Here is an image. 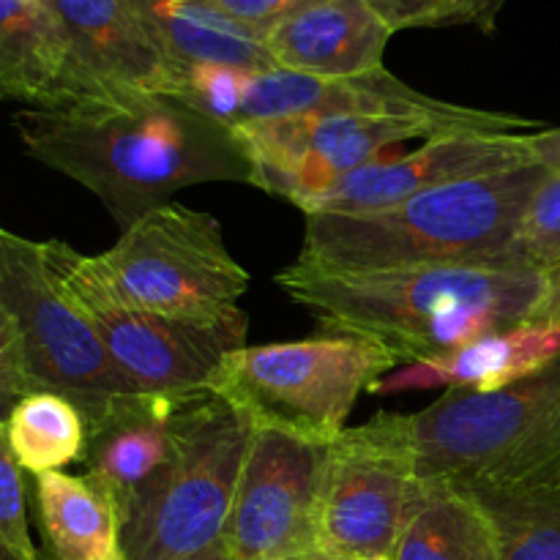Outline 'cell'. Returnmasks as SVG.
Masks as SVG:
<instances>
[{
	"label": "cell",
	"instance_id": "1",
	"mask_svg": "<svg viewBox=\"0 0 560 560\" xmlns=\"http://www.w3.org/2000/svg\"><path fill=\"white\" fill-rule=\"evenodd\" d=\"M11 124L27 156L96 195L120 233L186 186L255 178L233 126L167 93L115 88L66 109L25 107Z\"/></svg>",
	"mask_w": 560,
	"mask_h": 560
},
{
	"label": "cell",
	"instance_id": "2",
	"mask_svg": "<svg viewBox=\"0 0 560 560\" xmlns=\"http://www.w3.org/2000/svg\"><path fill=\"white\" fill-rule=\"evenodd\" d=\"M545 273L528 268L416 266L331 273L293 262L277 284L323 334L372 339L405 364L441 359L470 342L523 326Z\"/></svg>",
	"mask_w": 560,
	"mask_h": 560
},
{
	"label": "cell",
	"instance_id": "3",
	"mask_svg": "<svg viewBox=\"0 0 560 560\" xmlns=\"http://www.w3.org/2000/svg\"><path fill=\"white\" fill-rule=\"evenodd\" d=\"M545 175V167L530 164L421 191L375 211L312 213L295 262L331 273L452 262L501 266L503 249Z\"/></svg>",
	"mask_w": 560,
	"mask_h": 560
},
{
	"label": "cell",
	"instance_id": "4",
	"mask_svg": "<svg viewBox=\"0 0 560 560\" xmlns=\"http://www.w3.org/2000/svg\"><path fill=\"white\" fill-rule=\"evenodd\" d=\"M252 435L219 394L175 397L167 457L120 514L126 560H191L219 547Z\"/></svg>",
	"mask_w": 560,
	"mask_h": 560
},
{
	"label": "cell",
	"instance_id": "5",
	"mask_svg": "<svg viewBox=\"0 0 560 560\" xmlns=\"http://www.w3.org/2000/svg\"><path fill=\"white\" fill-rule=\"evenodd\" d=\"M60 394L88 427L131 394L96 328L60 293L38 241L0 230V394L9 413L27 394ZM137 394V392H135Z\"/></svg>",
	"mask_w": 560,
	"mask_h": 560
},
{
	"label": "cell",
	"instance_id": "6",
	"mask_svg": "<svg viewBox=\"0 0 560 560\" xmlns=\"http://www.w3.org/2000/svg\"><path fill=\"white\" fill-rule=\"evenodd\" d=\"M419 476L465 490H523L560 474V355L501 392H446L410 416Z\"/></svg>",
	"mask_w": 560,
	"mask_h": 560
},
{
	"label": "cell",
	"instance_id": "7",
	"mask_svg": "<svg viewBox=\"0 0 560 560\" xmlns=\"http://www.w3.org/2000/svg\"><path fill=\"white\" fill-rule=\"evenodd\" d=\"M399 366L402 361L372 339L320 334L233 350L206 388L233 405L255 430L331 446L361 394H372Z\"/></svg>",
	"mask_w": 560,
	"mask_h": 560
},
{
	"label": "cell",
	"instance_id": "8",
	"mask_svg": "<svg viewBox=\"0 0 560 560\" xmlns=\"http://www.w3.org/2000/svg\"><path fill=\"white\" fill-rule=\"evenodd\" d=\"M42 246L60 293L96 328L131 392L162 397L200 392L224 355L246 348L249 317L244 310L217 320L140 310L115 295L93 255H82L66 241H44Z\"/></svg>",
	"mask_w": 560,
	"mask_h": 560
},
{
	"label": "cell",
	"instance_id": "9",
	"mask_svg": "<svg viewBox=\"0 0 560 560\" xmlns=\"http://www.w3.org/2000/svg\"><path fill=\"white\" fill-rule=\"evenodd\" d=\"M96 266L120 301L191 320L241 310L249 271L230 255L222 224L206 211L167 202L137 219Z\"/></svg>",
	"mask_w": 560,
	"mask_h": 560
},
{
	"label": "cell",
	"instance_id": "10",
	"mask_svg": "<svg viewBox=\"0 0 560 560\" xmlns=\"http://www.w3.org/2000/svg\"><path fill=\"white\" fill-rule=\"evenodd\" d=\"M424 495L410 416L381 413L326 446L320 552L392 560Z\"/></svg>",
	"mask_w": 560,
	"mask_h": 560
},
{
	"label": "cell",
	"instance_id": "11",
	"mask_svg": "<svg viewBox=\"0 0 560 560\" xmlns=\"http://www.w3.org/2000/svg\"><path fill=\"white\" fill-rule=\"evenodd\" d=\"M255 164L252 186L304 208L408 140L454 137L448 126L408 115L317 113L235 126Z\"/></svg>",
	"mask_w": 560,
	"mask_h": 560
},
{
	"label": "cell",
	"instance_id": "12",
	"mask_svg": "<svg viewBox=\"0 0 560 560\" xmlns=\"http://www.w3.org/2000/svg\"><path fill=\"white\" fill-rule=\"evenodd\" d=\"M326 446L255 430L219 547L230 560H279L320 550Z\"/></svg>",
	"mask_w": 560,
	"mask_h": 560
},
{
	"label": "cell",
	"instance_id": "13",
	"mask_svg": "<svg viewBox=\"0 0 560 560\" xmlns=\"http://www.w3.org/2000/svg\"><path fill=\"white\" fill-rule=\"evenodd\" d=\"M317 113L430 118L463 135H517V129H545L536 120L520 118V115L459 107V104L432 98L386 69L348 77V80H326V77L299 74L288 69L252 71L241 124Z\"/></svg>",
	"mask_w": 560,
	"mask_h": 560
},
{
	"label": "cell",
	"instance_id": "14",
	"mask_svg": "<svg viewBox=\"0 0 560 560\" xmlns=\"http://www.w3.org/2000/svg\"><path fill=\"white\" fill-rule=\"evenodd\" d=\"M530 131L517 135H454L427 140L419 151L392 153L386 159L366 164L359 173L348 175L306 202L301 211L312 213H355L394 206L399 200L463 184V180L487 178V175L512 173L530 167L534 153L528 142Z\"/></svg>",
	"mask_w": 560,
	"mask_h": 560
},
{
	"label": "cell",
	"instance_id": "15",
	"mask_svg": "<svg viewBox=\"0 0 560 560\" xmlns=\"http://www.w3.org/2000/svg\"><path fill=\"white\" fill-rule=\"evenodd\" d=\"M113 91L80 58L49 0H0V93L5 98L27 109H66Z\"/></svg>",
	"mask_w": 560,
	"mask_h": 560
},
{
	"label": "cell",
	"instance_id": "16",
	"mask_svg": "<svg viewBox=\"0 0 560 560\" xmlns=\"http://www.w3.org/2000/svg\"><path fill=\"white\" fill-rule=\"evenodd\" d=\"M88 69L113 88L178 96L184 69L153 36L137 0H49Z\"/></svg>",
	"mask_w": 560,
	"mask_h": 560
},
{
	"label": "cell",
	"instance_id": "17",
	"mask_svg": "<svg viewBox=\"0 0 560 560\" xmlns=\"http://www.w3.org/2000/svg\"><path fill=\"white\" fill-rule=\"evenodd\" d=\"M392 36L366 0H323L268 31L266 47L279 69L348 80L386 69Z\"/></svg>",
	"mask_w": 560,
	"mask_h": 560
},
{
	"label": "cell",
	"instance_id": "18",
	"mask_svg": "<svg viewBox=\"0 0 560 560\" xmlns=\"http://www.w3.org/2000/svg\"><path fill=\"white\" fill-rule=\"evenodd\" d=\"M173 405L175 397L162 394H120L107 413L88 427L80 463L118 514L167 457Z\"/></svg>",
	"mask_w": 560,
	"mask_h": 560
},
{
	"label": "cell",
	"instance_id": "19",
	"mask_svg": "<svg viewBox=\"0 0 560 560\" xmlns=\"http://www.w3.org/2000/svg\"><path fill=\"white\" fill-rule=\"evenodd\" d=\"M560 355V326L523 323L512 331L470 342L441 359L416 361L383 377L372 394H402L446 388V392H501L534 375Z\"/></svg>",
	"mask_w": 560,
	"mask_h": 560
},
{
	"label": "cell",
	"instance_id": "20",
	"mask_svg": "<svg viewBox=\"0 0 560 560\" xmlns=\"http://www.w3.org/2000/svg\"><path fill=\"white\" fill-rule=\"evenodd\" d=\"M33 506L44 560H126L118 509L88 476H36Z\"/></svg>",
	"mask_w": 560,
	"mask_h": 560
},
{
	"label": "cell",
	"instance_id": "21",
	"mask_svg": "<svg viewBox=\"0 0 560 560\" xmlns=\"http://www.w3.org/2000/svg\"><path fill=\"white\" fill-rule=\"evenodd\" d=\"M153 36L175 66L224 63L246 71L279 69L266 36L202 0H137Z\"/></svg>",
	"mask_w": 560,
	"mask_h": 560
},
{
	"label": "cell",
	"instance_id": "22",
	"mask_svg": "<svg viewBox=\"0 0 560 560\" xmlns=\"http://www.w3.org/2000/svg\"><path fill=\"white\" fill-rule=\"evenodd\" d=\"M392 560H501L485 503L452 481H427Z\"/></svg>",
	"mask_w": 560,
	"mask_h": 560
},
{
	"label": "cell",
	"instance_id": "23",
	"mask_svg": "<svg viewBox=\"0 0 560 560\" xmlns=\"http://www.w3.org/2000/svg\"><path fill=\"white\" fill-rule=\"evenodd\" d=\"M85 435L80 408L60 394L42 392L22 397L5 413L0 441L11 448L22 470L42 476L80 463Z\"/></svg>",
	"mask_w": 560,
	"mask_h": 560
},
{
	"label": "cell",
	"instance_id": "24",
	"mask_svg": "<svg viewBox=\"0 0 560 560\" xmlns=\"http://www.w3.org/2000/svg\"><path fill=\"white\" fill-rule=\"evenodd\" d=\"M474 492V490H470ZM495 523L501 560H560V485L474 492Z\"/></svg>",
	"mask_w": 560,
	"mask_h": 560
},
{
	"label": "cell",
	"instance_id": "25",
	"mask_svg": "<svg viewBox=\"0 0 560 560\" xmlns=\"http://www.w3.org/2000/svg\"><path fill=\"white\" fill-rule=\"evenodd\" d=\"M560 262V173L547 170L545 180L525 206L512 241L503 249V268L541 271Z\"/></svg>",
	"mask_w": 560,
	"mask_h": 560
},
{
	"label": "cell",
	"instance_id": "26",
	"mask_svg": "<svg viewBox=\"0 0 560 560\" xmlns=\"http://www.w3.org/2000/svg\"><path fill=\"white\" fill-rule=\"evenodd\" d=\"M252 71L224 63H191L184 66L178 96L208 118L224 126H241L244 118L246 91H249Z\"/></svg>",
	"mask_w": 560,
	"mask_h": 560
},
{
	"label": "cell",
	"instance_id": "27",
	"mask_svg": "<svg viewBox=\"0 0 560 560\" xmlns=\"http://www.w3.org/2000/svg\"><path fill=\"white\" fill-rule=\"evenodd\" d=\"M394 33L410 27L479 25L492 31L506 0H366Z\"/></svg>",
	"mask_w": 560,
	"mask_h": 560
},
{
	"label": "cell",
	"instance_id": "28",
	"mask_svg": "<svg viewBox=\"0 0 560 560\" xmlns=\"http://www.w3.org/2000/svg\"><path fill=\"white\" fill-rule=\"evenodd\" d=\"M0 545L11 560H42L27 530L25 479L11 448L0 441Z\"/></svg>",
	"mask_w": 560,
	"mask_h": 560
},
{
	"label": "cell",
	"instance_id": "29",
	"mask_svg": "<svg viewBox=\"0 0 560 560\" xmlns=\"http://www.w3.org/2000/svg\"><path fill=\"white\" fill-rule=\"evenodd\" d=\"M202 3L266 36L279 22L290 20V16L301 14V11L312 9L323 0H202Z\"/></svg>",
	"mask_w": 560,
	"mask_h": 560
},
{
	"label": "cell",
	"instance_id": "30",
	"mask_svg": "<svg viewBox=\"0 0 560 560\" xmlns=\"http://www.w3.org/2000/svg\"><path fill=\"white\" fill-rule=\"evenodd\" d=\"M525 323H545V326H560V262L547 268L541 295L536 301L534 312Z\"/></svg>",
	"mask_w": 560,
	"mask_h": 560
},
{
	"label": "cell",
	"instance_id": "31",
	"mask_svg": "<svg viewBox=\"0 0 560 560\" xmlns=\"http://www.w3.org/2000/svg\"><path fill=\"white\" fill-rule=\"evenodd\" d=\"M530 153L539 167L550 170V173H560V126L558 129H541L530 131L528 135Z\"/></svg>",
	"mask_w": 560,
	"mask_h": 560
},
{
	"label": "cell",
	"instance_id": "32",
	"mask_svg": "<svg viewBox=\"0 0 560 560\" xmlns=\"http://www.w3.org/2000/svg\"><path fill=\"white\" fill-rule=\"evenodd\" d=\"M279 560H345L337 556H328V552H304V556H290V558H279Z\"/></svg>",
	"mask_w": 560,
	"mask_h": 560
},
{
	"label": "cell",
	"instance_id": "33",
	"mask_svg": "<svg viewBox=\"0 0 560 560\" xmlns=\"http://www.w3.org/2000/svg\"><path fill=\"white\" fill-rule=\"evenodd\" d=\"M191 560H230V558L224 556L222 547H213V550L202 552V556H197V558H191Z\"/></svg>",
	"mask_w": 560,
	"mask_h": 560
},
{
	"label": "cell",
	"instance_id": "34",
	"mask_svg": "<svg viewBox=\"0 0 560 560\" xmlns=\"http://www.w3.org/2000/svg\"><path fill=\"white\" fill-rule=\"evenodd\" d=\"M25 3H47V0H25Z\"/></svg>",
	"mask_w": 560,
	"mask_h": 560
},
{
	"label": "cell",
	"instance_id": "35",
	"mask_svg": "<svg viewBox=\"0 0 560 560\" xmlns=\"http://www.w3.org/2000/svg\"><path fill=\"white\" fill-rule=\"evenodd\" d=\"M558 485H560V474H558Z\"/></svg>",
	"mask_w": 560,
	"mask_h": 560
},
{
	"label": "cell",
	"instance_id": "36",
	"mask_svg": "<svg viewBox=\"0 0 560 560\" xmlns=\"http://www.w3.org/2000/svg\"><path fill=\"white\" fill-rule=\"evenodd\" d=\"M3 560H11V558H5V556H3Z\"/></svg>",
	"mask_w": 560,
	"mask_h": 560
}]
</instances>
